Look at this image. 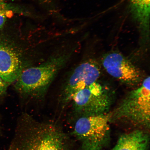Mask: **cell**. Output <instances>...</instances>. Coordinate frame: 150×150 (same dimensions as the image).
Returning a JSON list of instances; mask_svg holds the SVG:
<instances>
[{"label":"cell","instance_id":"obj_1","mask_svg":"<svg viewBox=\"0 0 150 150\" xmlns=\"http://www.w3.org/2000/svg\"><path fill=\"white\" fill-rule=\"evenodd\" d=\"M10 150H70V143L56 123L39 122L24 114L20 118Z\"/></svg>","mask_w":150,"mask_h":150},{"label":"cell","instance_id":"obj_2","mask_svg":"<svg viewBox=\"0 0 150 150\" xmlns=\"http://www.w3.org/2000/svg\"><path fill=\"white\" fill-rule=\"evenodd\" d=\"M70 53L56 54L37 66L24 69L15 82V88L22 96L42 99L58 73L68 61Z\"/></svg>","mask_w":150,"mask_h":150},{"label":"cell","instance_id":"obj_3","mask_svg":"<svg viewBox=\"0 0 150 150\" xmlns=\"http://www.w3.org/2000/svg\"><path fill=\"white\" fill-rule=\"evenodd\" d=\"M150 77L129 93L114 111L110 123L117 122L147 131L150 125Z\"/></svg>","mask_w":150,"mask_h":150},{"label":"cell","instance_id":"obj_4","mask_svg":"<svg viewBox=\"0 0 150 150\" xmlns=\"http://www.w3.org/2000/svg\"><path fill=\"white\" fill-rule=\"evenodd\" d=\"M110 112L78 117L73 134L79 142V150H104L110 139Z\"/></svg>","mask_w":150,"mask_h":150},{"label":"cell","instance_id":"obj_5","mask_svg":"<svg viewBox=\"0 0 150 150\" xmlns=\"http://www.w3.org/2000/svg\"><path fill=\"white\" fill-rule=\"evenodd\" d=\"M113 99L110 89L97 81L76 92L71 101L78 117L108 113Z\"/></svg>","mask_w":150,"mask_h":150},{"label":"cell","instance_id":"obj_6","mask_svg":"<svg viewBox=\"0 0 150 150\" xmlns=\"http://www.w3.org/2000/svg\"><path fill=\"white\" fill-rule=\"evenodd\" d=\"M100 67L96 62L89 60L80 64L71 72L62 87L59 103L62 109L71 102L76 92L98 81Z\"/></svg>","mask_w":150,"mask_h":150},{"label":"cell","instance_id":"obj_7","mask_svg":"<svg viewBox=\"0 0 150 150\" xmlns=\"http://www.w3.org/2000/svg\"><path fill=\"white\" fill-rule=\"evenodd\" d=\"M20 53L13 39L0 35V76L9 84L16 82L24 70Z\"/></svg>","mask_w":150,"mask_h":150},{"label":"cell","instance_id":"obj_8","mask_svg":"<svg viewBox=\"0 0 150 150\" xmlns=\"http://www.w3.org/2000/svg\"><path fill=\"white\" fill-rule=\"evenodd\" d=\"M102 64L109 74L127 85H136L142 81L140 70L120 52H114L106 54L103 58Z\"/></svg>","mask_w":150,"mask_h":150},{"label":"cell","instance_id":"obj_9","mask_svg":"<svg viewBox=\"0 0 150 150\" xmlns=\"http://www.w3.org/2000/svg\"><path fill=\"white\" fill-rule=\"evenodd\" d=\"M149 143L147 131L135 129L120 137L111 150H147Z\"/></svg>","mask_w":150,"mask_h":150},{"label":"cell","instance_id":"obj_10","mask_svg":"<svg viewBox=\"0 0 150 150\" xmlns=\"http://www.w3.org/2000/svg\"><path fill=\"white\" fill-rule=\"evenodd\" d=\"M149 0H131V1L134 17L146 29L149 25Z\"/></svg>","mask_w":150,"mask_h":150},{"label":"cell","instance_id":"obj_11","mask_svg":"<svg viewBox=\"0 0 150 150\" xmlns=\"http://www.w3.org/2000/svg\"><path fill=\"white\" fill-rule=\"evenodd\" d=\"M30 16L31 13L24 10L20 6L7 2L0 4V29L4 27L7 20L14 14Z\"/></svg>","mask_w":150,"mask_h":150},{"label":"cell","instance_id":"obj_12","mask_svg":"<svg viewBox=\"0 0 150 150\" xmlns=\"http://www.w3.org/2000/svg\"><path fill=\"white\" fill-rule=\"evenodd\" d=\"M9 84L0 76V96L5 94Z\"/></svg>","mask_w":150,"mask_h":150},{"label":"cell","instance_id":"obj_13","mask_svg":"<svg viewBox=\"0 0 150 150\" xmlns=\"http://www.w3.org/2000/svg\"><path fill=\"white\" fill-rule=\"evenodd\" d=\"M9 0H0V4L1 3L7 2Z\"/></svg>","mask_w":150,"mask_h":150}]
</instances>
